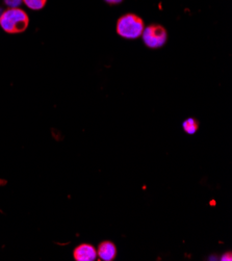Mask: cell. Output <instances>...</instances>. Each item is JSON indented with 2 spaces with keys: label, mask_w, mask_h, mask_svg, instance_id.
<instances>
[{
  "label": "cell",
  "mask_w": 232,
  "mask_h": 261,
  "mask_svg": "<svg viewBox=\"0 0 232 261\" xmlns=\"http://www.w3.org/2000/svg\"><path fill=\"white\" fill-rule=\"evenodd\" d=\"M30 18L27 12L20 8H8L0 15V26L11 35L21 34L28 30Z\"/></svg>",
  "instance_id": "6da1fadb"
},
{
  "label": "cell",
  "mask_w": 232,
  "mask_h": 261,
  "mask_svg": "<svg viewBox=\"0 0 232 261\" xmlns=\"http://www.w3.org/2000/svg\"><path fill=\"white\" fill-rule=\"evenodd\" d=\"M145 29L144 21L141 17L135 14H126L119 18L117 21V34L128 40L138 39L142 36Z\"/></svg>",
  "instance_id": "7a4b0ae2"
},
{
  "label": "cell",
  "mask_w": 232,
  "mask_h": 261,
  "mask_svg": "<svg viewBox=\"0 0 232 261\" xmlns=\"http://www.w3.org/2000/svg\"><path fill=\"white\" fill-rule=\"evenodd\" d=\"M142 37L147 47L158 49L166 44L168 40V33L164 26L160 24H151L144 29Z\"/></svg>",
  "instance_id": "3957f363"
},
{
  "label": "cell",
  "mask_w": 232,
  "mask_h": 261,
  "mask_svg": "<svg viewBox=\"0 0 232 261\" xmlns=\"http://www.w3.org/2000/svg\"><path fill=\"white\" fill-rule=\"evenodd\" d=\"M73 256L76 261H94L97 258V250L89 244H83L74 250Z\"/></svg>",
  "instance_id": "277c9868"
},
{
  "label": "cell",
  "mask_w": 232,
  "mask_h": 261,
  "mask_svg": "<svg viewBox=\"0 0 232 261\" xmlns=\"http://www.w3.org/2000/svg\"><path fill=\"white\" fill-rule=\"evenodd\" d=\"M117 254V249L112 242H103L99 245L97 256L105 261H112Z\"/></svg>",
  "instance_id": "5b68a950"
},
{
  "label": "cell",
  "mask_w": 232,
  "mask_h": 261,
  "mask_svg": "<svg viewBox=\"0 0 232 261\" xmlns=\"http://www.w3.org/2000/svg\"><path fill=\"white\" fill-rule=\"evenodd\" d=\"M183 127H184V130L188 135H195L197 130H198V128H199V124L195 119L189 118L188 120H186L184 122Z\"/></svg>",
  "instance_id": "8992f818"
},
{
  "label": "cell",
  "mask_w": 232,
  "mask_h": 261,
  "mask_svg": "<svg viewBox=\"0 0 232 261\" xmlns=\"http://www.w3.org/2000/svg\"><path fill=\"white\" fill-rule=\"evenodd\" d=\"M23 4L27 6L30 10L33 11H41L45 8L47 0H23Z\"/></svg>",
  "instance_id": "52a82bcc"
},
{
  "label": "cell",
  "mask_w": 232,
  "mask_h": 261,
  "mask_svg": "<svg viewBox=\"0 0 232 261\" xmlns=\"http://www.w3.org/2000/svg\"><path fill=\"white\" fill-rule=\"evenodd\" d=\"M5 5L12 9V8H19L22 4H23V0H4Z\"/></svg>",
  "instance_id": "ba28073f"
},
{
  "label": "cell",
  "mask_w": 232,
  "mask_h": 261,
  "mask_svg": "<svg viewBox=\"0 0 232 261\" xmlns=\"http://www.w3.org/2000/svg\"><path fill=\"white\" fill-rule=\"evenodd\" d=\"M222 261H231L232 260V255L231 253H227V254H224L221 258Z\"/></svg>",
  "instance_id": "9c48e42d"
},
{
  "label": "cell",
  "mask_w": 232,
  "mask_h": 261,
  "mask_svg": "<svg viewBox=\"0 0 232 261\" xmlns=\"http://www.w3.org/2000/svg\"><path fill=\"white\" fill-rule=\"evenodd\" d=\"M105 2L111 6H115V5H119L121 4L123 0H105Z\"/></svg>",
  "instance_id": "30bf717a"
}]
</instances>
